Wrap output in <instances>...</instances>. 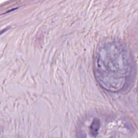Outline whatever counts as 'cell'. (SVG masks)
<instances>
[{"mask_svg":"<svg viewBox=\"0 0 138 138\" xmlns=\"http://www.w3.org/2000/svg\"><path fill=\"white\" fill-rule=\"evenodd\" d=\"M131 72L130 57L124 47L117 43L105 45L99 52L96 74L99 83L109 91L122 89Z\"/></svg>","mask_w":138,"mask_h":138,"instance_id":"6da1fadb","label":"cell"},{"mask_svg":"<svg viewBox=\"0 0 138 138\" xmlns=\"http://www.w3.org/2000/svg\"><path fill=\"white\" fill-rule=\"evenodd\" d=\"M101 123L100 120L96 118L93 120L90 127V132L93 137L96 138L98 135L99 129L100 128Z\"/></svg>","mask_w":138,"mask_h":138,"instance_id":"7a4b0ae2","label":"cell"},{"mask_svg":"<svg viewBox=\"0 0 138 138\" xmlns=\"http://www.w3.org/2000/svg\"><path fill=\"white\" fill-rule=\"evenodd\" d=\"M8 30V29H4L3 30H2V31H1V32H0V35H1V34H3L4 32H5V31H7V30Z\"/></svg>","mask_w":138,"mask_h":138,"instance_id":"3957f363","label":"cell"}]
</instances>
